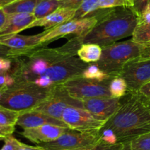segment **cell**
<instances>
[{"label":"cell","mask_w":150,"mask_h":150,"mask_svg":"<svg viewBox=\"0 0 150 150\" xmlns=\"http://www.w3.org/2000/svg\"><path fill=\"white\" fill-rule=\"evenodd\" d=\"M82 39L75 37L59 48L40 45L13 60L11 73L16 82H32L41 76L49 77L55 85L82 76L89 65L78 57Z\"/></svg>","instance_id":"6da1fadb"},{"label":"cell","mask_w":150,"mask_h":150,"mask_svg":"<svg viewBox=\"0 0 150 150\" xmlns=\"http://www.w3.org/2000/svg\"><path fill=\"white\" fill-rule=\"evenodd\" d=\"M90 16H95L98 23L83 38L82 43L96 44L102 48L133 36L139 23V16L132 7L99 10Z\"/></svg>","instance_id":"7a4b0ae2"},{"label":"cell","mask_w":150,"mask_h":150,"mask_svg":"<svg viewBox=\"0 0 150 150\" xmlns=\"http://www.w3.org/2000/svg\"><path fill=\"white\" fill-rule=\"evenodd\" d=\"M120 109L103 128L114 132L118 143H127L150 132V107L138 94L127 93Z\"/></svg>","instance_id":"3957f363"},{"label":"cell","mask_w":150,"mask_h":150,"mask_svg":"<svg viewBox=\"0 0 150 150\" xmlns=\"http://www.w3.org/2000/svg\"><path fill=\"white\" fill-rule=\"evenodd\" d=\"M139 58H149L148 42H136L131 39L103 48L102 55L96 64L104 73L115 77L126 63Z\"/></svg>","instance_id":"277c9868"},{"label":"cell","mask_w":150,"mask_h":150,"mask_svg":"<svg viewBox=\"0 0 150 150\" xmlns=\"http://www.w3.org/2000/svg\"><path fill=\"white\" fill-rule=\"evenodd\" d=\"M55 86L41 88L32 82H16L1 92L0 105L19 113L30 111L50 98Z\"/></svg>","instance_id":"5b68a950"},{"label":"cell","mask_w":150,"mask_h":150,"mask_svg":"<svg viewBox=\"0 0 150 150\" xmlns=\"http://www.w3.org/2000/svg\"><path fill=\"white\" fill-rule=\"evenodd\" d=\"M101 141L100 131L83 132L67 128L60 137L39 144L45 150H76L89 147Z\"/></svg>","instance_id":"8992f818"},{"label":"cell","mask_w":150,"mask_h":150,"mask_svg":"<svg viewBox=\"0 0 150 150\" xmlns=\"http://www.w3.org/2000/svg\"><path fill=\"white\" fill-rule=\"evenodd\" d=\"M110 81L99 82L79 76L67 81L61 85L69 96L82 100L95 98H112L108 90Z\"/></svg>","instance_id":"52a82bcc"},{"label":"cell","mask_w":150,"mask_h":150,"mask_svg":"<svg viewBox=\"0 0 150 150\" xmlns=\"http://www.w3.org/2000/svg\"><path fill=\"white\" fill-rule=\"evenodd\" d=\"M98 23V18L95 16L83 18L80 19H72L69 21L60 24L52 29H47L45 34L41 39V43L45 45L57 38L67 35H74L76 37L83 38L92 30Z\"/></svg>","instance_id":"ba28073f"},{"label":"cell","mask_w":150,"mask_h":150,"mask_svg":"<svg viewBox=\"0 0 150 150\" xmlns=\"http://www.w3.org/2000/svg\"><path fill=\"white\" fill-rule=\"evenodd\" d=\"M119 76L127 83L129 93L137 94L144 85L150 81V58H139L128 62Z\"/></svg>","instance_id":"9c48e42d"},{"label":"cell","mask_w":150,"mask_h":150,"mask_svg":"<svg viewBox=\"0 0 150 150\" xmlns=\"http://www.w3.org/2000/svg\"><path fill=\"white\" fill-rule=\"evenodd\" d=\"M68 106L83 108L81 101L69 96L62 86L59 84L56 85L54 94L50 98L32 110H35L56 120L62 121V114Z\"/></svg>","instance_id":"30bf717a"},{"label":"cell","mask_w":150,"mask_h":150,"mask_svg":"<svg viewBox=\"0 0 150 150\" xmlns=\"http://www.w3.org/2000/svg\"><path fill=\"white\" fill-rule=\"evenodd\" d=\"M62 120L67 127L79 131H100L105 122L95 119L83 108L68 106L64 111Z\"/></svg>","instance_id":"8fae6325"},{"label":"cell","mask_w":150,"mask_h":150,"mask_svg":"<svg viewBox=\"0 0 150 150\" xmlns=\"http://www.w3.org/2000/svg\"><path fill=\"white\" fill-rule=\"evenodd\" d=\"M82 106L95 119L106 122L120 108L121 98H95L82 100Z\"/></svg>","instance_id":"7c38bea8"},{"label":"cell","mask_w":150,"mask_h":150,"mask_svg":"<svg viewBox=\"0 0 150 150\" xmlns=\"http://www.w3.org/2000/svg\"><path fill=\"white\" fill-rule=\"evenodd\" d=\"M67 129L54 125H44L38 127L25 129L21 134L32 143L40 144L54 142L60 137Z\"/></svg>","instance_id":"4fadbf2b"},{"label":"cell","mask_w":150,"mask_h":150,"mask_svg":"<svg viewBox=\"0 0 150 150\" xmlns=\"http://www.w3.org/2000/svg\"><path fill=\"white\" fill-rule=\"evenodd\" d=\"M16 125L23 128V130L38 127L44 125H54L69 128L63 121L56 120L35 110H30L19 113Z\"/></svg>","instance_id":"5bb4252c"},{"label":"cell","mask_w":150,"mask_h":150,"mask_svg":"<svg viewBox=\"0 0 150 150\" xmlns=\"http://www.w3.org/2000/svg\"><path fill=\"white\" fill-rule=\"evenodd\" d=\"M45 34V31L35 35H21L17 34L1 37L0 44L19 51H28L40 45H44L41 43V39Z\"/></svg>","instance_id":"9a60e30c"},{"label":"cell","mask_w":150,"mask_h":150,"mask_svg":"<svg viewBox=\"0 0 150 150\" xmlns=\"http://www.w3.org/2000/svg\"><path fill=\"white\" fill-rule=\"evenodd\" d=\"M36 20L34 14L16 13L8 15L4 25L0 30V38L17 35L18 32L27 29L28 26Z\"/></svg>","instance_id":"2e32d148"},{"label":"cell","mask_w":150,"mask_h":150,"mask_svg":"<svg viewBox=\"0 0 150 150\" xmlns=\"http://www.w3.org/2000/svg\"><path fill=\"white\" fill-rule=\"evenodd\" d=\"M76 10H72V9L59 7L58 10L54 11L51 14L48 15L42 18L36 19L35 21H34L28 26L27 29H31V28L36 27V26L44 27L45 30L52 29V28L56 27L59 25L62 24L65 22L73 19L75 14H76Z\"/></svg>","instance_id":"e0dca14e"},{"label":"cell","mask_w":150,"mask_h":150,"mask_svg":"<svg viewBox=\"0 0 150 150\" xmlns=\"http://www.w3.org/2000/svg\"><path fill=\"white\" fill-rule=\"evenodd\" d=\"M102 50L103 48L96 44H82L78 51L77 55L83 62L96 63L100 59Z\"/></svg>","instance_id":"ac0fdd59"},{"label":"cell","mask_w":150,"mask_h":150,"mask_svg":"<svg viewBox=\"0 0 150 150\" xmlns=\"http://www.w3.org/2000/svg\"><path fill=\"white\" fill-rule=\"evenodd\" d=\"M37 1L38 0H17L2 9L7 16L16 13L33 14Z\"/></svg>","instance_id":"d6986e66"},{"label":"cell","mask_w":150,"mask_h":150,"mask_svg":"<svg viewBox=\"0 0 150 150\" xmlns=\"http://www.w3.org/2000/svg\"><path fill=\"white\" fill-rule=\"evenodd\" d=\"M59 7V0H38L33 14L36 19L42 18L54 13Z\"/></svg>","instance_id":"ffe728a7"},{"label":"cell","mask_w":150,"mask_h":150,"mask_svg":"<svg viewBox=\"0 0 150 150\" xmlns=\"http://www.w3.org/2000/svg\"><path fill=\"white\" fill-rule=\"evenodd\" d=\"M108 90L112 98H121L128 93V87L126 81L120 76L112 78L108 85Z\"/></svg>","instance_id":"44dd1931"},{"label":"cell","mask_w":150,"mask_h":150,"mask_svg":"<svg viewBox=\"0 0 150 150\" xmlns=\"http://www.w3.org/2000/svg\"><path fill=\"white\" fill-rule=\"evenodd\" d=\"M82 77L84 79H89V80L97 81L99 82L106 81H110L112 78V76L106 74L104 73L102 70L100 69V67L97 65L96 63L95 64H89L84 71L82 73Z\"/></svg>","instance_id":"7402d4cb"},{"label":"cell","mask_w":150,"mask_h":150,"mask_svg":"<svg viewBox=\"0 0 150 150\" xmlns=\"http://www.w3.org/2000/svg\"><path fill=\"white\" fill-rule=\"evenodd\" d=\"M19 112L9 109L0 105V125L4 126L16 125Z\"/></svg>","instance_id":"603a6c76"},{"label":"cell","mask_w":150,"mask_h":150,"mask_svg":"<svg viewBox=\"0 0 150 150\" xmlns=\"http://www.w3.org/2000/svg\"><path fill=\"white\" fill-rule=\"evenodd\" d=\"M132 0H99L95 7V12L99 10L116 8V7H132Z\"/></svg>","instance_id":"cb8c5ba5"},{"label":"cell","mask_w":150,"mask_h":150,"mask_svg":"<svg viewBox=\"0 0 150 150\" xmlns=\"http://www.w3.org/2000/svg\"><path fill=\"white\" fill-rule=\"evenodd\" d=\"M98 1L99 0H83L79 8L76 11L73 19H80L90 16L95 12Z\"/></svg>","instance_id":"d4e9b609"},{"label":"cell","mask_w":150,"mask_h":150,"mask_svg":"<svg viewBox=\"0 0 150 150\" xmlns=\"http://www.w3.org/2000/svg\"><path fill=\"white\" fill-rule=\"evenodd\" d=\"M125 144H127L130 150H150V132Z\"/></svg>","instance_id":"484cf974"},{"label":"cell","mask_w":150,"mask_h":150,"mask_svg":"<svg viewBox=\"0 0 150 150\" xmlns=\"http://www.w3.org/2000/svg\"><path fill=\"white\" fill-rule=\"evenodd\" d=\"M132 40L142 43L150 42V24L137 26L132 36Z\"/></svg>","instance_id":"4316f807"},{"label":"cell","mask_w":150,"mask_h":150,"mask_svg":"<svg viewBox=\"0 0 150 150\" xmlns=\"http://www.w3.org/2000/svg\"><path fill=\"white\" fill-rule=\"evenodd\" d=\"M124 144L117 143L116 144H109L102 140L93 146L76 150H123Z\"/></svg>","instance_id":"83f0119b"},{"label":"cell","mask_w":150,"mask_h":150,"mask_svg":"<svg viewBox=\"0 0 150 150\" xmlns=\"http://www.w3.org/2000/svg\"><path fill=\"white\" fill-rule=\"evenodd\" d=\"M101 140L109 144H116L118 143V139L114 132L111 129L102 128L100 130Z\"/></svg>","instance_id":"f1b7e54d"},{"label":"cell","mask_w":150,"mask_h":150,"mask_svg":"<svg viewBox=\"0 0 150 150\" xmlns=\"http://www.w3.org/2000/svg\"><path fill=\"white\" fill-rule=\"evenodd\" d=\"M4 142V146L0 150H18L20 147L21 142L16 139L13 135L3 139Z\"/></svg>","instance_id":"f546056e"},{"label":"cell","mask_w":150,"mask_h":150,"mask_svg":"<svg viewBox=\"0 0 150 150\" xmlns=\"http://www.w3.org/2000/svg\"><path fill=\"white\" fill-rule=\"evenodd\" d=\"M0 57H6L14 60L18 58V50L0 44Z\"/></svg>","instance_id":"4dcf8cb0"},{"label":"cell","mask_w":150,"mask_h":150,"mask_svg":"<svg viewBox=\"0 0 150 150\" xmlns=\"http://www.w3.org/2000/svg\"><path fill=\"white\" fill-rule=\"evenodd\" d=\"M59 1L60 7L62 8H69L77 10L83 0H59Z\"/></svg>","instance_id":"1f68e13d"},{"label":"cell","mask_w":150,"mask_h":150,"mask_svg":"<svg viewBox=\"0 0 150 150\" xmlns=\"http://www.w3.org/2000/svg\"><path fill=\"white\" fill-rule=\"evenodd\" d=\"M13 59L0 57V73H10L13 69Z\"/></svg>","instance_id":"d6a6232c"},{"label":"cell","mask_w":150,"mask_h":150,"mask_svg":"<svg viewBox=\"0 0 150 150\" xmlns=\"http://www.w3.org/2000/svg\"><path fill=\"white\" fill-rule=\"evenodd\" d=\"M33 83L41 88H49L55 86L54 81L47 76H41V77L38 78L34 81Z\"/></svg>","instance_id":"836d02e7"},{"label":"cell","mask_w":150,"mask_h":150,"mask_svg":"<svg viewBox=\"0 0 150 150\" xmlns=\"http://www.w3.org/2000/svg\"><path fill=\"white\" fill-rule=\"evenodd\" d=\"M150 24V2L146 5L144 10L139 17V23L138 26Z\"/></svg>","instance_id":"e575fe53"},{"label":"cell","mask_w":150,"mask_h":150,"mask_svg":"<svg viewBox=\"0 0 150 150\" xmlns=\"http://www.w3.org/2000/svg\"><path fill=\"white\" fill-rule=\"evenodd\" d=\"M150 0H132L133 4V9L136 12L138 16H140L145 7L149 4Z\"/></svg>","instance_id":"d590c367"},{"label":"cell","mask_w":150,"mask_h":150,"mask_svg":"<svg viewBox=\"0 0 150 150\" xmlns=\"http://www.w3.org/2000/svg\"><path fill=\"white\" fill-rule=\"evenodd\" d=\"M138 95L146 102L150 101V81L144 85L138 92Z\"/></svg>","instance_id":"8d00e7d4"},{"label":"cell","mask_w":150,"mask_h":150,"mask_svg":"<svg viewBox=\"0 0 150 150\" xmlns=\"http://www.w3.org/2000/svg\"><path fill=\"white\" fill-rule=\"evenodd\" d=\"M15 131L13 126H4L0 125V139H4L9 136H11Z\"/></svg>","instance_id":"74e56055"},{"label":"cell","mask_w":150,"mask_h":150,"mask_svg":"<svg viewBox=\"0 0 150 150\" xmlns=\"http://www.w3.org/2000/svg\"><path fill=\"white\" fill-rule=\"evenodd\" d=\"M18 150H45V149L40 146H29V145L21 143L20 147L18 148Z\"/></svg>","instance_id":"f35d334b"},{"label":"cell","mask_w":150,"mask_h":150,"mask_svg":"<svg viewBox=\"0 0 150 150\" xmlns=\"http://www.w3.org/2000/svg\"><path fill=\"white\" fill-rule=\"evenodd\" d=\"M7 16V14L4 13L3 9L0 8V30H1V28L3 27V26H4V23H5Z\"/></svg>","instance_id":"ab89813d"},{"label":"cell","mask_w":150,"mask_h":150,"mask_svg":"<svg viewBox=\"0 0 150 150\" xmlns=\"http://www.w3.org/2000/svg\"><path fill=\"white\" fill-rule=\"evenodd\" d=\"M16 1L17 0H0V8H3Z\"/></svg>","instance_id":"60d3db41"},{"label":"cell","mask_w":150,"mask_h":150,"mask_svg":"<svg viewBox=\"0 0 150 150\" xmlns=\"http://www.w3.org/2000/svg\"><path fill=\"white\" fill-rule=\"evenodd\" d=\"M123 150H130L129 149L128 146L127 145V144H124V148H123Z\"/></svg>","instance_id":"b9f144b4"},{"label":"cell","mask_w":150,"mask_h":150,"mask_svg":"<svg viewBox=\"0 0 150 150\" xmlns=\"http://www.w3.org/2000/svg\"><path fill=\"white\" fill-rule=\"evenodd\" d=\"M142 100H143V99H142ZM144 102L146 103L147 104V105H149V106H150V101H149V102H146V101H144Z\"/></svg>","instance_id":"7bdbcfd3"},{"label":"cell","mask_w":150,"mask_h":150,"mask_svg":"<svg viewBox=\"0 0 150 150\" xmlns=\"http://www.w3.org/2000/svg\"><path fill=\"white\" fill-rule=\"evenodd\" d=\"M149 2H150V1H149Z\"/></svg>","instance_id":"ee69618b"},{"label":"cell","mask_w":150,"mask_h":150,"mask_svg":"<svg viewBox=\"0 0 150 150\" xmlns=\"http://www.w3.org/2000/svg\"><path fill=\"white\" fill-rule=\"evenodd\" d=\"M0 90H1V89H0Z\"/></svg>","instance_id":"f6af8a7d"},{"label":"cell","mask_w":150,"mask_h":150,"mask_svg":"<svg viewBox=\"0 0 150 150\" xmlns=\"http://www.w3.org/2000/svg\"><path fill=\"white\" fill-rule=\"evenodd\" d=\"M149 107H150V106H149Z\"/></svg>","instance_id":"bcb514c9"}]
</instances>
